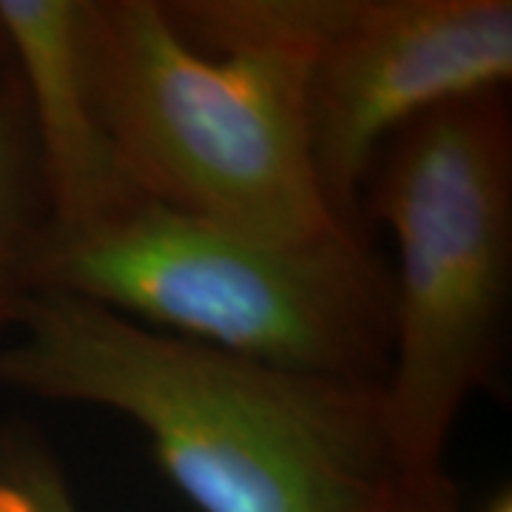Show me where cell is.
<instances>
[{"mask_svg":"<svg viewBox=\"0 0 512 512\" xmlns=\"http://www.w3.org/2000/svg\"><path fill=\"white\" fill-rule=\"evenodd\" d=\"M345 6L77 0L89 100L134 185L256 237L348 231L322 197L308 137V74Z\"/></svg>","mask_w":512,"mask_h":512,"instance_id":"cell-1","label":"cell"},{"mask_svg":"<svg viewBox=\"0 0 512 512\" xmlns=\"http://www.w3.org/2000/svg\"><path fill=\"white\" fill-rule=\"evenodd\" d=\"M0 387L131 419L200 512H365L396 476L382 384L268 365L69 293L29 299Z\"/></svg>","mask_w":512,"mask_h":512,"instance_id":"cell-2","label":"cell"},{"mask_svg":"<svg viewBox=\"0 0 512 512\" xmlns=\"http://www.w3.org/2000/svg\"><path fill=\"white\" fill-rule=\"evenodd\" d=\"M40 291L319 376L382 384L390 365L393 274L353 231L285 242L143 200L92 231L46 228Z\"/></svg>","mask_w":512,"mask_h":512,"instance_id":"cell-3","label":"cell"},{"mask_svg":"<svg viewBox=\"0 0 512 512\" xmlns=\"http://www.w3.org/2000/svg\"><path fill=\"white\" fill-rule=\"evenodd\" d=\"M362 217L396 239L393 345L382 382L396 473L444 470L461 410L490 382L512 288L507 89L461 97L376 154Z\"/></svg>","mask_w":512,"mask_h":512,"instance_id":"cell-4","label":"cell"},{"mask_svg":"<svg viewBox=\"0 0 512 512\" xmlns=\"http://www.w3.org/2000/svg\"><path fill=\"white\" fill-rule=\"evenodd\" d=\"M510 77V0H348L308 74L311 157L333 217L367 234L362 194L379 148Z\"/></svg>","mask_w":512,"mask_h":512,"instance_id":"cell-5","label":"cell"},{"mask_svg":"<svg viewBox=\"0 0 512 512\" xmlns=\"http://www.w3.org/2000/svg\"><path fill=\"white\" fill-rule=\"evenodd\" d=\"M0 32L29 111L49 231H92L148 200L89 100L77 0H0Z\"/></svg>","mask_w":512,"mask_h":512,"instance_id":"cell-6","label":"cell"},{"mask_svg":"<svg viewBox=\"0 0 512 512\" xmlns=\"http://www.w3.org/2000/svg\"><path fill=\"white\" fill-rule=\"evenodd\" d=\"M49 228L29 111L15 69L0 83V333H15L35 296V259Z\"/></svg>","mask_w":512,"mask_h":512,"instance_id":"cell-7","label":"cell"},{"mask_svg":"<svg viewBox=\"0 0 512 512\" xmlns=\"http://www.w3.org/2000/svg\"><path fill=\"white\" fill-rule=\"evenodd\" d=\"M0 512H83L52 444L20 419L0 424Z\"/></svg>","mask_w":512,"mask_h":512,"instance_id":"cell-8","label":"cell"},{"mask_svg":"<svg viewBox=\"0 0 512 512\" xmlns=\"http://www.w3.org/2000/svg\"><path fill=\"white\" fill-rule=\"evenodd\" d=\"M365 512H458L456 484L447 470L396 473Z\"/></svg>","mask_w":512,"mask_h":512,"instance_id":"cell-9","label":"cell"},{"mask_svg":"<svg viewBox=\"0 0 512 512\" xmlns=\"http://www.w3.org/2000/svg\"><path fill=\"white\" fill-rule=\"evenodd\" d=\"M481 512H512V495L510 490H501V493H495L490 501H487V507Z\"/></svg>","mask_w":512,"mask_h":512,"instance_id":"cell-10","label":"cell"},{"mask_svg":"<svg viewBox=\"0 0 512 512\" xmlns=\"http://www.w3.org/2000/svg\"><path fill=\"white\" fill-rule=\"evenodd\" d=\"M12 72V57H9V46H6V37L0 32V83L9 77Z\"/></svg>","mask_w":512,"mask_h":512,"instance_id":"cell-11","label":"cell"}]
</instances>
